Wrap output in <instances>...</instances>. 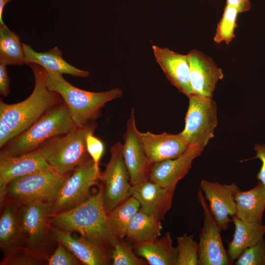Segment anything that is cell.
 <instances>
[{
    "label": "cell",
    "mask_w": 265,
    "mask_h": 265,
    "mask_svg": "<svg viewBox=\"0 0 265 265\" xmlns=\"http://www.w3.org/2000/svg\"><path fill=\"white\" fill-rule=\"evenodd\" d=\"M27 65L32 69L34 87L25 100L13 104L0 101V148L22 133L53 107L63 103L60 95L49 89L46 71L35 63Z\"/></svg>",
    "instance_id": "obj_1"
},
{
    "label": "cell",
    "mask_w": 265,
    "mask_h": 265,
    "mask_svg": "<svg viewBox=\"0 0 265 265\" xmlns=\"http://www.w3.org/2000/svg\"><path fill=\"white\" fill-rule=\"evenodd\" d=\"M49 223L53 227L70 233L78 232L91 241L111 247L118 239L108 224L102 185L96 193L78 206L50 215Z\"/></svg>",
    "instance_id": "obj_2"
},
{
    "label": "cell",
    "mask_w": 265,
    "mask_h": 265,
    "mask_svg": "<svg viewBox=\"0 0 265 265\" xmlns=\"http://www.w3.org/2000/svg\"><path fill=\"white\" fill-rule=\"evenodd\" d=\"M46 71L49 89L60 95L78 127L95 121L100 116L101 109L107 103L123 95L122 91L118 88L101 92L84 90L71 84L62 74Z\"/></svg>",
    "instance_id": "obj_3"
},
{
    "label": "cell",
    "mask_w": 265,
    "mask_h": 265,
    "mask_svg": "<svg viewBox=\"0 0 265 265\" xmlns=\"http://www.w3.org/2000/svg\"><path fill=\"white\" fill-rule=\"evenodd\" d=\"M76 126L63 102L50 109L29 128L9 140L0 152L11 156L30 152L48 140L67 133Z\"/></svg>",
    "instance_id": "obj_4"
},
{
    "label": "cell",
    "mask_w": 265,
    "mask_h": 265,
    "mask_svg": "<svg viewBox=\"0 0 265 265\" xmlns=\"http://www.w3.org/2000/svg\"><path fill=\"white\" fill-rule=\"evenodd\" d=\"M97 124L91 122L83 126H76L63 134L51 138L39 147L49 165L57 172L65 174L73 172L91 159L86 148V138L94 134Z\"/></svg>",
    "instance_id": "obj_5"
},
{
    "label": "cell",
    "mask_w": 265,
    "mask_h": 265,
    "mask_svg": "<svg viewBox=\"0 0 265 265\" xmlns=\"http://www.w3.org/2000/svg\"><path fill=\"white\" fill-rule=\"evenodd\" d=\"M72 172L61 174L50 167L17 177L7 186L5 200L21 206L37 202L52 203Z\"/></svg>",
    "instance_id": "obj_6"
},
{
    "label": "cell",
    "mask_w": 265,
    "mask_h": 265,
    "mask_svg": "<svg viewBox=\"0 0 265 265\" xmlns=\"http://www.w3.org/2000/svg\"><path fill=\"white\" fill-rule=\"evenodd\" d=\"M51 203L33 202L20 208L19 219L22 245L46 259L45 249L50 239L49 216Z\"/></svg>",
    "instance_id": "obj_7"
},
{
    "label": "cell",
    "mask_w": 265,
    "mask_h": 265,
    "mask_svg": "<svg viewBox=\"0 0 265 265\" xmlns=\"http://www.w3.org/2000/svg\"><path fill=\"white\" fill-rule=\"evenodd\" d=\"M188 99L185 128L179 133L188 145L204 148L213 137L217 124L216 103L212 97L194 94Z\"/></svg>",
    "instance_id": "obj_8"
},
{
    "label": "cell",
    "mask_w": 265,
    "mask_h": 265,
    "mask_svg": "<svg viewBox=\"0 0 265 265\" xmlns=\"http://www.w3.org/2000/svg\"><path fill=\"white\" fill-rule=\"evenodd\" d=\"M101 172L92 159L76 168L67 178L55 200L51 203L50 215L72 209L91 195V186L100 180Z\"/></svg>",
    "instance_id": "obj_9"
},
{
    "label": "cell",
    "mask_w": 265,
    "mask_h": 265,
    "mask_svg": "<svg viewBox=\"0 0 265 265\" xmlns=\"http://www.w3.org/2000/svg\"><path fill=\"white\" fill-rule=\"evenodd\" d=\"M110 152V159L100 179L107 212L132 196V186L123 156L122 144L116 142L111 147Z\"/></svg>",
    "instance_id": "obj_10"
},
{
    "label": "cell",
    "mask_w": 265,
    "mask_h": 265,
    "mask_svg": "<svg viewBox=\"0 0 265 265\" xmlns=\"http://www.w3.org/2000/svg\"><path fill=\"white\" fill-rule=\"evenodd\" d=\"M198 200L203 212V224L199 238L198 265H228L232 262L225 250L221 231L211 212L205 197L199 189Z\"/></svg>",
    "instance_id": "obj_11"
},
{
    "label": "cell",
    "mask_w": 265,
    "mask_h": 265,
    "mask_svg": "<svg viewBox=\"0 0 265 265\" xmlns=\"http://www.w3.org/2000/svg\"><path fill=\"white\" fill-rule=\"evenodd\" d=\"M123 156L127 168L132 185L149 180V173L153 164L144 151L137 130L133 108L127 123L124 136Z\"/></svg>",
    "instance_id": "obj_12"
},
{
    "label": "cell",
    "mask_w": 265,
    "mask_h": 265,
    "mask_svg": "<svg viewBox=\"0 0 265 265\" xmlns=\"http://www.w3.org/2000/svg\"><path fill=\"white\" fill-rule=\"evenodd\" d=\"M199 186L221 230L227 229L231 221L230 216L236 213L234 195L239 188L235 183L223 185L205 179L201 181Z\"/></svg>",
    "instance_id": "obj_13"
},
{
    "label": "cell",
    "mask_w": 265,
    "mask_h": 265,
    "mask_svg": "<svg viewBox=\"0 0 265 265\" xmlns=\"http://www.w3.org/2000/svg\"><path fill=\"white\" fill-rule=\"evenodd\" d=\"M50 233L52 239L64 245L83 264H112L111 247L91 241L82 236L79 238H74L70 232L59 230L51 225Z\"/></svg>",
    "instance_id": "obj_14"
},
{
    "label": "cell",
    "mask_w": 265,
    "mask_h": 265,
    "mask_svg": "<svg viewBox=\"0 0 265 265\" xmlns=\"http://www.w3.org/2000/svg\"><path fill=\"white\" fill-rule=\"evenodd\" d=\"M204 149L199 145H190L179 157L153 163L149 180L163 187L176 188L188 173L193 160L201 155Z\"/></svg>",
    "instance_id": "obj_15"
},
{
    "label": "cell",
    "mask_w": 265,
    "mask_h": 265,
    "mask_svg": "<svg viewBox=\"0 0 265 265\" xmlns=\"http://www.w3.org/2000/svg\"><path fill=\"white\" fill-rule=\"evenodd\" d=\"M190 83L194 95L212 97L217 82L224 74L212 59L196 49L187 53Z\"/></svg>",
    "instance_id": "obj_16"
},
{
    "label": "cell",
    "mask_w": 265,
    "mask_h": 265,
    "mask_svg": "<svg viewBox=\"0 0 265 265\" xmlns=\"http://www.w3.org/2000/svg\"><path fill=\"white\" fill-rule=\"evenodd\" d=\"M51 167L39 149L20 156L0 152V204L3 205L8 184L13 179Z\"/></svg>",
    "instance_id": "obj_17"
},
{
    "label": "cell",
    "mask_w": 265,
    "mask_h": 265,
    "mask_svg": "<svg viewBox=\"0 0 265 265\" xmlns=\"http://www.w3.org/2000/svg\"><path fill=\"white\" fill-rule=\"evenodd\" d=\"M155 58L170 83L188 98L193 94L187 54L166 48L152 46Z\"/></svg>",
    "instance_id": "obj_18"
},
{
    "label": "cell",
    "mask_w": 265,
    "mask_h": 265,
    "mask_svg": "<svg viewBox=\"0 0 265 265\" xmlns=\"http://www.w3.org/2000/svg\"><path fill=\"white\" fill-rule=\"evenodd\" d=\"M175 190L148 180L132 185L131 194L138 201L143 211L161 221L172 207Z\"/></svg>",
    "instance_id": "obj_19"
},
{
    "label": "cell",
    "mask_w": 265,
    "mask_h": 265,
    "mask_svg": "<svg viewBox=\"0 0 265 265\" xmlns=\"http://www.w3.org/2000/svg\"><path fill=\"white\" fill-rule=\"evenodd\" d=\"M140 136L145 153L152 164L177 158L188 146L180 133L140 132Z\"/></svg>",
    "instance_id": "obj_20"
},
{
    "label": "cell",
    "mask_w": 265,
    "mask_h": 265,
    "mask_svg": "<svg viewBox=\"0 0 265 265\" xmlns=\"http://www.w3.org/2000/svg\"><path fill=\"white\" fill-rule=\"evenodd\" d=\"M25 53V63L37 64L47 71L52 73L67 74L74 77L86 78L89 72L77 68L66 62L62 57V53L58 47L55 46L48 51L37 52L30 46L22 43Z\"/></svg>",
    "instance_id": "obj_21"
},
{
    "label": "cell",
    "mask_w": 265,
    "mask_h": 265,
    "mask_svg": "<svg viewBox=\"0 0 265 265\" xmlns=\"http://www.w3.org/2000/svg\"><path fill=\"white\" fill-rule=\"evenodd\" d=\"M236 202L235 216L249 222L263 224L265 211V186L259 181L247 191L238 190L234 195Z\"/></svg>",
    "instance_id": "obj_22"
},
{
    "label": "cell",
    "mask_w": 265,
    "mask_h": 265,
    "mask_svg": "<svg viewBox=\"0 0 265 265\" xmlns=\"http://www.w3.org/2000/svg\"><path fill=\"white\" fill-rule=\"evenodd\" d=\"M0 218V247L5 257L18 247L23 246L21 241L19 210L21 206L5 199Z\"/></svg>",
    "instance_id": "obj_23"
},
{
    "label": "cell",
    "mask_w": 265,
    "mask_h": 265,
    "mask_svg": "<svg viewBox=\"0 0 265 265\" xmlns=\"http://www.w3.org/2000/svg\"><path fill=\"white\" fill-rule=\"evenodd\" d=\"M135 253L150 265H176L177 249L169 232L153 240L132 245Z\"/></svg>",
    "instance_id": "obj_24"
},
{
    "label": "cell",
    "mask_w": 265,
    "mask_h": 265,
    "mask_svg": "<svg viewBox=\"0 0 265 265\" xmlns=\"http://www.w3.org/2000/svg\"><path fill=\"white\" fill-rule=\"evenodd\" d=\"M235 231L228 244L227 253L233 262L247 248L255 244L265 234V225L242 220L234 215Z\"/></svg>",
    "instance_id": "obj_25"
},
{
    "label": "cell",
    "mask_w": 265,
    "mask_h": 265,
    "mask_svg": "<svg viewBox=\"0 0 265 265\" xmlns=\"http://www.w3.org/2000/svg\"><path fill=\"white\" fill-rule=\"evenodd\" d=\"M162 229L160 220L140 208L131 220L125 237L132 245L145 243L159 238Z\"/></svg>",
    "instance_id": "obj_26"
},
{
    "label": "cell",
    "mask_w": 265,
    "mask_h": 265,
    "mask_svg": "<svg viewBox=\"0 0 265 265\" xmlns=\"http://www.w3.org/2000/svg\"><path fill=\"white\" fill-rule=\"evenodd\" d=\"M140 208L138 201L132 196L107 212L109 228L117 239H124L129 224Z\"/></svg>",
    "instance_id": "obj_27"
},
{
    "label": "cell",
    "mask_w": 265,
    "mask_h": 265,
    "mask_svg": "<svg viewBox=\"0 0 265 265\" xmlns=\"http://www.w3.org/2000/svg\"><path fill=\"white\" fill-rule=\"evenodd\" d=\"M25 53L20 37L4 24H0V64L22 65Z\"/></svg>",
    "instance_id": "obj_28"
},
{
    "label": "cell",
    "mask_w": 265,
    "mask_h": 265,
    "mask_svg": "<svg viewBox=\"0 0 265 265\" xmlns=\"http://www.w3.org/2000/svg\"><path fill=\"white\" fill-rule=\"evenodd\" d=\"M238 12L230 6L226 5L222 16L219 21L213 37L216 43L224 42L228 45L235 38V29L237 27V18Z\"/></svg>",
    "instance_id": "obj_29"
},
{
    "label": "cell",
    "mask_w": 265,
    "mask_h": 265,
    "mask_svg": "<svg viewBox=\"0 0 265 265\" xmlns=\"http://www.w3.org/2000/svg\"><path fill=\"white\" fill-rule=\"evenodd\" d=\"M124 239H118L112 246L111 257L113 265H147V262L138 256L133 246Z\"/></svg>",
    "instance_id": "obj_30"
},
{
    "label": "cell",
    "mask_w": 265,
    "mask_h": 265,
    "mask_svg": "<svg viewBox=\"0 0 265 265\" xmlns=\"http://www.w3.org/2000/svg\"><path fill=\"white\" fill-rule=\"evenodd\" d=\"M177 259L176 265H197L199 244L193 239L192 235L184 233L177 237Z\"/></svg>",
    "instance_id": "obj_31"
},
{
    "label": "cell",
    "mask_w": 265,
    "mask_h": 265,
    "mask_svg": "<svg viewBox=\"0 0 265 265\" xmlns=\"http://www.w3.org/2000/svg\"><path fill=\"white\" fill-rule=\"evenodd\" d=\"M236 265H265V239L262 238L236 259Z\"/></svg>",
    "instance_id": "obj_32"
},
{
    "label": "cell",
    "mask_w": 265,
    "mask_h": 265,
    "mask_svg": "<svg viewBox=\"0 0 265 265\" xmlns=\"http://www.w3.org/2000/svg\"><path fill=\"white\" fill-rule=\"evenodd\" d=\"M44 259L29 250L24 246H21L6 257L1 262L2 265H37L42 263Z\"/></svg>",
    "instance_id": "obj_33"
},
{
    "label": "cell",
    "mask_w": 265,
    "mask_h": 265,
    "mask_svg": "<svg viewBox=\"0 0 265 265\" xmlns=\"http://www.w3.org/2000/svg\"><path fill=\"white\" fill-rule=\"evenodd\" d=\"M48 265H80L81 262L64 245L57 242L53 253L47 259Z\"/></svg>",
    "instance_id": "obj_34"
},
{
    "label": "cell",
    "mask_w": 265,
    "mask_h": 265,
    "mask_svg": "<svg viewBox=\"0 0 265 265\" xmlns=\"http://www.w3.org/2000/svg\"><path fill=\"white\" fill-rule=\"evenodd\" d=\"M86 148L95 165L99 167V162L105 150L104 143L100 139L95 136L94 134H90L86 138Z\"/></svg>",
    "instance_id": "obj_35"
},
{
    "label": "cell",
    "mask_w": 265,
    "mask_h": 265,
    "mask_svg": "<svg viewBox=\"0 0 265 265\" xmlns=\"http://www.w3.org/2000/svg\"><path fill=\"white\" fill-rule=\"evenodd\" d=\"M256 155L253 159H258L262 162V166L257 178L265 186V145L256 144L254 145Z\"/></svg>",
    "instance_id": "obj_36"
},
{
    "label": "cell",
    "mask_w": 265,
    "mask_h": 265,
    "mask_svg": "<svg viewBox=\"0 0 265 265\" xmlns=\"http://www.w3.org/2000/svg\"><path fill=\"white\" fill-rule=\"evenodd\" d=\"M6 66L5 65L0 64V94L4 97L7 96L10 92V80Z\"/></svg>",
    "instance_id": "obj_37"
},
{
    "label": "cell",
    "mask_w": 265,
    "mask_h": 265,
    "mask_svg": "<svg viewBox=\"0 0 265 265\" xmlns=\"http://www.w3.org/2000/svg\"><path fill=\"white\" fill-rule=\"evenodd\" d=\"M226 5L236 8L239 13L247 11L251 8L249 0H226Z\"/></svg>",
    "instance_id": "obj_38"
},
{
    "label": "cell",
    "mask_w": 265,
    "mask_h": 265,
    "mask_svg": "<svg viewBox=\"0 0 265 265\" xmlns=\"http://www.w3.org/2000/svg\"><path fill=\"white\" fill-rule=\"evenodd\" d=\"M6 3L4 0H0V24H4L2 19L3 9Z\"/></svg>",
    "instance_id": "obj_39"
},
{
    "label": "cell",
    "mask_w": 265,
    "mask_h": 265,
    "mask_svg": "<svg viewBox=\"0 0 265 265\" xmlns=\"http://www.w3.org/2000/svg\"><path fill=\"white\" fill-rule=\"evenodd\" d=\"M10 0H4V1L6 3H7V2H8L10 1Z\"/></svg>",
    "instance_id": "obj_40"
}]
</instances>
